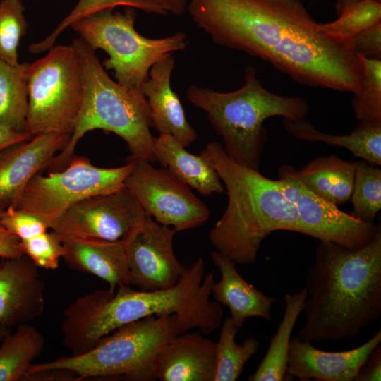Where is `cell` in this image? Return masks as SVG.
I'll list each match as a JSON object with an SVG mask.
<instances>
[{"label": "cell", "mask_w": 381, "mask_h": 381, "mask_svg": "<svg viewBox=\"0 0 381 381\" xmlns=\"http://www.w3.org/2000/svg\"><path fill=\"white\" fill-rule=\"evenodd\" d=\"M187 8L216 44L260 58L298 83L352 93L361 87L351 40L327 33L299 0H190Z\"/></svg>", "instance_id": "1"}, {"label": "cell", "mask_w": 381, "mask_h": 381, "mask_svg": "<svg viewBox=\"0 0 381 381\" xmlns=\"http://www.w3.org/2000/svg\"><path fill=\"white\" fill-rule=\"evenodd\" d=\"M305 341L353 339L381 318V235L351 250L320 241L306 277Z\"/></svg>", "instance_id": "2"}, {"label": "cell", "mask_w": 381, "mask_h": 381, "mask_svg": "<svg viewBox=\"0 0 381 381\" xmlns=\"http://www.w3.org/2000/svg\"><path fill=\"white\" fill-rule=\"evenodd\" d=\"M224 184L226 207L209 234L214 250L236 264L254 262L262 241L277 231L298 232L295 205L285 196L280 181L232 159L217 142L200 155Z\"/></svg>", "instance_id": "3"}, {"label": "cell", "mask_w": 381, "mask_h": 381, "mask_svg": "<svg viewBox=\"0 0 381 381\" xmlns=\"http://www.w3.org/2000/svg\"><path fill=\"white\" fill-rule=\"evenodd\" d=\"M205 265L198 258L173 286L153 291L133 289L124 284L115 290L96 289L83 302L80 322L86 336L99 341L119 327L150 315H175L178 334L198 328L204 334L219 329L223 312L210 300L213 272L205 275Z\"/></svg>", "instance_id": "4"}, {"label": "cell", "mask_w": 381, "mask_h": 381, "mask_svg": "<svg viewBox=\"0 0 381 381\" xmlns=\"http://www.w3.org/2000/svg\"><path fill=\"white\" fill-rule=\"evenodd\" d=\"M71 46L83 68V104L67 145L47 167L49 172L65 168L74 156L75 147L84 135L100 129L122 138L130 151L127 162L146 159L156 162L152 152L154 136L150 132V109L140 89L114 81L99 63L95 51L80 37Z\"/></svg>", "instance_id": "5"}, {"label": "cell", "mask_w": 381, "mask_h": 381, "mask_svg": "<svg viewBox=\"0 0 381 381\" xmlns=\"http://www.w3.org/2000/svg\"><path fill=\"white\" fill-rule=\"evenodd\" d=\"M186 97L194 107L206 113L222 138L226 153L238 163L258 171L267 138L263 126L265 120L272 116L305 119L309 112L303 98L282 96L265 89L252 66L246 68L244 83L236 90L221 92L190 85Z\"/></svg>", "instance_id": "6"}, {"label": "cell", "mask_w": 381, "mask_h": 381, "mask_svg": "<svg viewBox=\"0 0 381 381\" xmlns=\"http://www.w3.org/2000/svg\"><path fill=\"white\" fill-rule=\"evenodd\" d=\"M176 334L175 315L147 316L119 327L82 354L34 363L28 374L59 368L74 373L78 380L152 381V365L156 354Z\"/></svg>", "instance_id": "7"}, {"label": "cell", "mask_w": 381, "mask_h": 381, "mask_svg": "<svg viewBox=\"0 0 381 381\" xmlns=\"http://www.w3.org/2000/svg\"><path fill=\"white\" fill-rule=\"evenodd\" d=\"M135 19L133 8L107 9L85 16L69 28L93 50L107 52L109 58L102 65L113 71L117 83L140 89L152 65L168 54L185 50L188 40L182 32L161 38L144 37L135 30Z\"/></svg>", "instance_id": "8"}, {"label": "cell", "mask_w": 381, "mask_h": 381, "mask_svg": "<svg viewBox=\"0 0 381 381\" xmlns=\"http://www.w3.org/2000/svg\"><path fill=\"white\" fill-rule=\"evenodd\" d=\"M25 131L32 136L73 131L84 95L83 68L71 46L52 47L30 64Z\"/></svg>", "instance_id": "9"}, {"label": "cell", "mask_w": 381, "mask_h": 381, "mask_svg": "<svg viewBox=\"0 0 381 381\" xmlns=\"http://www.w3.org/2000/svg\"><path fill=\"white\" fill-rule=\"evenodd\" d=\"M135 164L129 161L121 167L102 168L85 157L73 156L63 169L35 175L13 206L37 217L51 229L78 202L125 187Z\"/></svg>", "instance_id": "10"}, {"label": "cell", "mask_w": 381, "mask_h": 381, "mask_svg": "<svg viewBox=\"0 0 381 381\" xmlns=\"http://www.w3.org/2000/svg\"><path fill=\"white\" fill-rule=\"evenodd\" d=\"M278 176L285 196L296 208L298 233L351 250L366 246L381 235L380 224L363 222L313 193L293 166L283 164Z\"/></svg>", "instance_id": "11"}, {"label": "cell", "mask_w": 381, "mask_h": 381, "mask_svg": "<svg viewBox=\"0 0 381 381\" xmlns=\"http://www.w3.org/2000/svg\"><path fill=\"white\" fill-rule=\"evenodd\" d=\"M125 186L136 197L147 216L176 233L204 224L208 207L167 169H157L146 159L135 160Z\"/></svg>", "instance_id": "12"}, {"label": "cell", "mask_w": 381, "mask_h": 381, "mask_svg": "<svg viewBox=\"0 0 381 381\" xmlns=\"http://www.w3.org/2000/svg\"><path fill=\"white\" fill-rule=\"evenodd\" d=\"M147 217L127 187L94 195L68 208L51 229L60 238L123 241Z\"/></svg>", "instance_id": "13"}, {"label": "cell", "mask_w": 381, "mask_h": 381, "mask_svg": "<svg viewBox=\"0 0 381 381\" xmlns=\"http://www.w3.org/2000/svg\"><path fill=\"white\" fill-rule=\"evenodd\" d=\"M176 231L147 216L123 240L130 284L140 290L165 289L174 286L186 267L176 258L173 239Z\"/></svg>", "instance_id": "14"}, {"label": "cell", "mask_w": 381, "mask_h": 381, "mask_svg": "<svg viewBox=\"0 0 381 381\" xmlns=\"http://www.w3.org/2000/svg\"><path fill=\"white\" fill-rule=\"evenodd\" d=\"M70 134L43 133L0 151V210L13 205L30 180L47 169Z\"/></svg>", "instance_id": "15"}, {"label": "cell", "mask_w": 381, "mask_h": 381, "mask_svg": "<svg viewBox=\"0 0 381 381\" xmlns=\"http://www.w3.org/2000/svg\"><path fill=\"white\" fill-rule=\"evenodd\" d=\"M44 283L39 268L25 254L0 257V325L16 327L44 311Z\"/></svg>", "instance_id": "16"}, {"label": "cell", "mask_w": 381, "mask_h": 381, "mask_svg": "<svg viewBox=\"0 0 381 381\" xmlns=\"http://www.w3.org/2000/svg\"><path fill=\"white\" fill-rule=\"evenodd\" d=\"M380 342V329L362 345L339 352L318 349L310 341L294 337L290 341L286 373L300 380L353 381Z\"/></svg>", "instance_id": "17"}, {"label": "cell", "mask_w": 381, "mask_h": 381, "mask_svg": "<svg viewBox=\"0 0 381 381\" xmlns=\"http://www.w3.org/2000/svg\"><path fill=\"white\" fill-rule=\"evenodd\" d=\"M217 343L200 332L173 337L156 354L152 380L214 381Z\"/></svg>", "instance_id": "18"}, {"label": "cell", "mask_w": 381, "mask_h": 381, "mask_svg": "<svg viewBox=\"0 0 381 381\" xmlns=\"http://www.w3.org/2000/svg\"><path fill=\"white\" fill-rule=\"evenodd\" d=\"M175 66L171 54L165 55L150 68L148 78L140 87L150 109V127L159 133H168L183 147L190 145L197 133L188 123L177 95L171 87Z\"/></svg>", "instance_id": "19"}, {"label": "cell", "mask_w": 381, "mask_h": 381, "mask_svg": "<svg viewBox=\"0 0 381 381\" xmlns=\"http://www.w3.org/2000/svg\"><path fill=\"white\" fill-rule=\"evenodd\" d=\"M60 239L65 248L62 260L70 268L102 279L111 290L131 285L123 241Z\"/></svg>", "instance_id": "20"}, {"label": "cell", "mask_w": 381, "mask_h": 381, "mask_svg": "<svg viewBox=\"0 0 381 381\" xmlns=\"http://www.w3.org/2000/svg\"><path fill=\"white\" fill-rule=\"evenodd\" d=\"M211 258L221 274L219 281L213 284L212 296L215 301L229 308L234 325L240 329L250 318L270 321L271 308L276 299L246 282L231 259L216 250L212 252Z\"/></svg>", "instance_id": "21"}, {"label": "cell", "mask_w": 381, "mask_h": 381, "mask_svg": "<svg viewBox=\"0 0 381 381\" xmlns=\"http://www.w3.org/2000/svg\"><path fill=\"white\" fill-rule=\"evenodd\" d=\"M152 152L162 168L204 196L222 193L224 187L215 170L200 155L188 152L168 133L154 137Z\"/></svg>", "instance_id": "22"}, {"label": "cell", "mask_w": 381, "mask_h": 381, "mask_svg": "<svg viewBox=\"0 0 381 381\" xmlns=\"http://www.w3.org/2000/svg\"><path fill=\"white\" fill-rule=\"evenodd\" d=\"M285 129L295 138L346 148L356 157L381 165V121H361L349 135H332L317 129L305 119H283Z\"/></svg>", "instance_id": "23"}, {"label": "cell", "mask_w": 381, "mask_h": 381, "mask_svg": "<svg viewBox=\"0 0 381 381\" xmlns=\"http://www.w3.org/2000/svg\"><path fill=\"white\" fill-rule=\"evenodd\" d=\"M354 172L355 162L336 155L316 157L297 170L300 179L313 193L336 205L350 200Z\"/></svg>", "instance_id": "24"}, {"label": "cell", "mask_w": 381, "mask_h": 381, "mask_svg": "<svg viewBox=\"0 0 381 381\" xmlns=\"http://www.w3.org/2000/svg\"><path fill=\"white\" fill-rule=\"evenodd\" d=\"M307 297L304 286L300 291L286 294L284 296L285 309L282 320L276 333L270 339L267 351L250 375L249 381H282L286 374V363L291 335Z\"/></svg>", "instance_id": "25"}, {"label": "cell", "mask_w": 381, "mask_h": 381, "mask_svg": "<svg viewBox=\"0 0 381 381\" xmlns=\"http://www.w3.org/2000/svg\"><path fill=\"white\" fill-rule=\"evenodd\" d=\"M42 334L29 323L16 327L0 343V381L24 380L44 350Z\"/></svg>", "instance_id": "26"}, {"label": "cell", "mask_w": 381, "mask_h": 381, "mask_svg": "<svg viewBox=\"0 0 381 381\" xmlns=\"http://www.w3.org/2000/svg\"><path fill=\"white\" fill-rule=\"evenodd\" d=\"M30 64L10 65L0 59V125L17 131H25Z\"/></svg>", "instance_id": "27"}, {"label": "cell", "mask_w": 381, "mask_h": 381, "mask_svg": "<svg viewBox=\"0 0 381 381\" xmlns=\"http://www.w3.org/2000/svg\"><path fill=\"white\" fill-rule=\"evenodd\" d=\"M216 349V371L214 381L237 380L243 371L247 361L259 348L255 337H248L241 344L235 341L238 329L230 317L222 323Z\"/></svg>", "instance_id": "28"}, {"label": "cell", "mask_w": 381, "mask_h": 381, "mask_svg": "<svg viewBox=\"0 0 381 381\" xmlns=\"http://www.w3.org/2000/svg\"><path fill=\"white\" fill-rule=\"evenodd\" d=\"M116 6L131 7L147 13L165 15L167 13L159 0H78L73 9L65 16L54 30L42 40L30 44L32 54H40L49 50L59 35L75 21L90 13Z\"/></svg>", "instance_id": "29"}, {"label": "cell", "mask_w": 381, "mask_h": 381, "mask_svg": "<svg viewBox=\"0 0 381 381\" xmlns=\"http://www.w3.org/2000/svg\"><path fill=\"white\" fill-rule=\"evenodd\" d=\"M351 202L353 215L373 223L381 209V169L361 160L355 162L354 182Z\"/></svg>", "instance_id": "30"}, {"label": "cell", "mask_w": 381, "mask_h": 381, "mask_svg": "<svg viewBox=\"0 0 381 381\" xmlns=\"http://www.w3.org/2000/svg\"><path fill=\"white\" fill-rule=\"evenodd\" d=\"M363 68L361 87L351 106L358 121H381V59L358 54Z\"/></svg>", "instance_id": "31"}, {"label": "cell", "mask_w": 381, "mask_h": 381, "mask_svg": "<svg viewBox=\"0 0 381 381\" xmlns=\"http://www.w3.org/2000/svg\"><path fill=\"white\" fill-rule=\"evenodd\" d=\"M25 11L23 0H0V59L10 65L19 64L18 48L28 25Z\"/></svg>", "instance_id": "32"}, {"label": "cell", "mask_w": 381, "mask_h": 381, "mask_svg": "<svg viewBox=\"0 0 381 381\" xmlns=\"http://www.w3.org/2000/svg\"><path fill=\"white\" fill-rule=\"evenodd\" d=\"M381 23V1L360 0L330 23H320L329 35L351 40L359 32Z\"/></svg>", "instance_id": "33"}, {"label": "cell", "mask_w": 381, "mask_h": 381, "mask_svg": "<svg viewBox=\"0 0 381 381\" xmlns=\"http://www.w3.org/2000/svg\"><path fill=\"white\" fill-rule=\"evenodd\" d=\"M48 231L20 241L23 253L38 268L54 270L59 267L65 248L57 234Z\"/></svg>", "instance_id": "34"}, {"label": "cell", "mask_w": 381, "mask_h": 381, "mask_svg": "<svg viewBox=\"0 0 381 381\" xmlns=\"http://www.w3.org/2000/svg\"><path fill=\"white\" fill-rule=\"evenodd\" d=\"M0 223L20 241L32 238L49 229L37 217L13 205L0 212Z\"/></svg>", "instance_id": "35"}, {"label": "cell", "mask_w": 381, "mask_h": 381, "mask_svg": "<svg viewBox=\"0 0 381 381\" xmlns=\"http://www.w3.org/2000/svg\"><path fill=\"white\" fill-rule=\"evenodd\" d=\"M351 40L357 54L381 59V23L359 32Z\"/></svg>", "instance_id": "36"}, {"label": "cell", "mask_w": 381, "mask_h": 381, "mask_svg": "<svg viewBox=\"0 0 381 381\" xmlns=\"http://www.w3.org/2000/svg\"><path fill=\"white\" fill-rule=\"evenodd\" d=\"M381 380V347L379 344L370 353L353 381Z\"/></svg>", "instance_id": "37"}, {"label": "cell", "mask_w": 381, "mask_h": 381, "mask_svg": "<svg viewBox=\"0 0 381 381\" xmlns=\"http://www.w3.org/2000/svg\"><path fill=\"white\" fill-rule=\"evenodd\" d=\"M25 381H79L73 372L59 368L44 369L28 373Z\"/></svg>", "instance_id": "38"}, {"label": "cell", "mask_w": 381, "mask_h": 381, "mask_svg": "<svg viewBox=\"0 0 381 381\" xmlns=\"http://www.w3.org/2000/svg\"><path fill=\"white\" fill-rule=\"evenodd\" d=\"M23 255L24 253L18 238L0 223V257L12 258Z\"/></svg>", "instance_id": "39"}, {"label": "cell", "mask_w": 381, "mask_h": 381, "mask_svg": "<svg viewBox=\"0 0 381 381\" xmlns=\"http://www.w3.org/2000/svg\"><path fill=\"white\" fill-rule=\"evenodd\" d=\"M32 137L25 131H17L0 125V151L11 145L28 140Z\"/></svg>", "instance_id": "40"}, {"label": "cell", "mask_w": 381, "mask_h": 381, "mask_svg": "<svg viewBox=\"0 0 381 381\" xmlns=\"http://www.w3.org/2000/svg\"><path fill=\"white\" fill-rule=\"evenodd\" d=\"M165 7L167 13L174 16L181 15L188 6V0H159Z\"/></svg>", "instance_id": "41"}, {"label": "cell", "mask_w": 381, "mask_h": 381, "mask_svg": "<svg viewBox=\"0 0 381 381\" xmlns=\"http://www.w3.org/2000/svg\"><path fill=\"white\" fill-rule=\"evenodd\" d=\"M360 0H337L336 11L338 15L341 14Z\"/></svg>", "instance_id": "42"}, {"label": "cell", "mask_w": 381, "mask_h": 381, "mask_svg": "<svg viewBox=\"0 0 381 381\" xmlns=\"http://www.w3.org/2000/svg\"><path fill=\"white\" fill-rule=\"evenodd\" d=\"M11 328L0 325V343L11 332Z\"/></svg>", "instance_id": "43"}, {"label": "cell", "mask_w": 381, "mask_h": 381, "mask_svg": "<svg viewBox=\"0 0 381 381\" xmlns=\"http://www.w3.org/2000/svg\"><path fill=\"white\" fill-rule=\"evenodd\" d=\"M378 1H381V0H378Z\"/></svg>", "instance_id": "44"}]
</instances>
